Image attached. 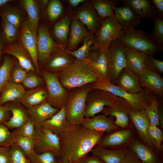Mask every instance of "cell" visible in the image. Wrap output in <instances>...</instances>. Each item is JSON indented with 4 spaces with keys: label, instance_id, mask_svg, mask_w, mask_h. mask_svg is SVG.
Returning <instances> with one entry per match:
<instances>
[{
    "label": "cell",
    "instance_id": "obj_35",
    "mask_svg": "<svg viewBox=\"0 0 163 163\" xmlns=\"http://www.w3.org/2000/svg\"><path fill=\"white\" fill-rule=\"evenodd\" d=\"M82 44L74 51H67L77 60L84 61L89 56L90 53L95 49L96 37L95 34L91 32L84 40Z\"/></svg>",
    "mask_w": 163,
    "mask_h": 163
},
{
    "label": "cell",
    "instance_id": "obj_27",
    "mask_svg": "<svg viewBox=\"0 0 163 163\" xmlns=\"http://www.w3.org/2000/svg\"><path fill=\"white\" fill-rule=\"evenodd\" d=\"M127 62V68L139 75L145 69L147 55L122 44Z\"/></svg>",
    "mask_w": 163,
    "mask_h": 163
},
{
    "label": "cell",
    "instance_id": "obj_16",
    "mask_svg": "<svg viewBox=\"0 0 163 163\" xmlns=\"http://www.w3.org/2000/svg\"><path fill=\"white\" fill-rule=\"evenodd\" d=\"M74 16L73 11L66 10L62 18L53 26L51 34L62 48L67 49L70 25Z\"/></svg>",
    "mask_w": 163,
    "mask_h": 163
},
{
    "label": "cell",
    "instance_id": "obj_24",
    "mask_svg": "<svg viewBox=\"0 0 163 163\" xmlns=\"http://www.w3.org/2000/svg\"><path fill=\"white\" fill-rule=\"evenodd\" d=\"M114 121L111 117L102 114L91 118L85 117L80 125L97 132L108 133L120 128L115 124Z\"/></svg>",
    "mask_w": 163,
    "mask_h": 163
},
{
    "label": "cell",
    "instance_id": "obj_44",
    "mask_svg": "<svg viewBox=\"0 0 163 163\" xmlns=\"http://www.w3.org/2000/svg\"><path fill=\"white\" fill-rule=\"evenodd\" d=\"M14 144L20 148L28 157L34 150L35 141L32 139L16 134Z\"/></svg>",
    "mask_w": 163,
    "mask_h": 163
},
{
    "label": "cell",
    "instance_id": "obj_50",
    "mask_svg": "<svg viewBox=\"0 0 163 163\" xmlns=\"http://www.w3.org/2000/svg\"><path fill=\"white\" fill-rule=\"evenodd\" d=\"M149 134L151 139L155 142L156 148L163 151V134L162 130L158 126L150 125L149 129Z\"/></svg>",
    "mask_w": 163,
    "mask_h": 163
},
{
    "label": "cell",
    "instance_id": "obj_47",
    "mask_svg": "<svg viewBox=\"0 0 163 163\" xmlns=\"http://www.w3.org/2000/svg\"><path fill=\"white\" fill-rule=\"evenodd\" d=\"M16 134L14 132H10L8 127L5 124L0 123V145L2 146H11L14 144Z\"/></svg>",
    "mask_w": 163,
    "mask_h": 163
},
{
    "label": "cell",
    "instance_id": "obj_29",
    "mask_svg": "<svg viewBox=\"0 0 163 163\" xmlns=\"http://www.w3.org/2000/svg\"><path fill=\"white\" fill-rule=\"evenodd\" d=\"M69 124L66 108V107H63L59 109L57 113L43 122L40 125L59 137Z\"/></svg>",
    "mask_w": 163,
    "mask_h": 163
},
{
    "label": "cell",
    "instance_id": "obj_13",
    "mask_svg": "<svg viewBox=\"0 0 163 163\" xmlns=\"http://www.w3.org/2000/svg\"><path fill=\"white\" fill-rule=\"evenodd\" d=\"M35 151L40 154L50 151L62 157L59 137L40 125H35Z\"/></svg>",
    "mask_w": 163,
    "mask_h": 163
},
{
    "label": "cell",
    "instance_id": "obj_19",
    "mask_svg": "<svg viewBox=\"0 0 163 163\" xmlns=\"http://www.w3.org/2000/svg\"><path fill=\"white\" fill-rule=\"evenodd\" d=\"M129 107L127 103L119 97L113 104L111 106L106 107L101 112L106 116L114 117L115 124L119 128H124L130 126L128 114Z\"/></svg>",
    "mask_w": 163,
    "mask_h": 163
},
{
    "label": "cell",
    "instance_id": "obj_37",
    "mask_svg": "<svg viewBox=\"0 0 163 163\" xmlns=\"http://www.w3.org/2000/svg\"><path fill=\"white\" fill-rule=\"evenodd\" d=\"M89 1L101 18L115 17L114 8L119 0H89Z\"/></svg>",
    "mask_w": 163,
    "mask_h": 163
},
{
    "label": "cell",
    "instance_id": "obj_52",
    "mask_svg": "<svg viewBox=\"0 0 163 163\" xmlns=\"http://www.w3.org/2000/svg\"><path fill=\"white\" fill-rule=\"evenodd\" d=\"M22 83L25 87L32 89L40 87L42 82L35 75L28 73Z\"/></svg>",
    "mask_w": 163,
    "mask_h": 163
},
{
    "label": "cell",
    "instance_id": "obj_26",
    "mask_svg": "<svg viewBox=\"0 0 163 163\" xmlns=\"http://www.w3.org/2000/svg\"><path fill=\"white\" fill-rule=\"evenodd\" d=\"M91 32L74 15L70 24L67 50L74 51L78 49Z\"/></svg>",
    "mask_w": 163,
    "mask_h": 163
},
{
    "label": "cell",
    "instance_id": "obj_25",
    "mask_svg": "<svg viewBox=\"0 0 163 163\" xmlns=\"http://www.w3.org/2000/svg\"><path fill=\"white\" fill-rule=\"evenodd\" d=\"M115 17L120 25L126 30H131L140 23L141 18L129 7L126 5L122 7H115Z\"/></svg>",
    "mask_w": 163,
    "mask_h": 163
},
{
    "label": "cell",
    "instance_id": "obj_8",
    "mask_svg": "<svg viewBox=\"0 0 163 163\" xmlns=\"http://www.w3.org/2000/svg\"><path fill=\"white\" fill-rule=\"evenodd\" d=\"M124 30L115 17L102 19L99 28L95 34V49L105 52L110 43L118 40Z\"/></svg>",
    "mask_w": 163,
    "mask_h": 163
},
{
    "label": "cell",
    "instance_id": "obj_53",
    "mask_svg": "<svg viewBox=\"0 0 163 163\" xmlns=\"http://www.w3.org/2000/svg\"><path fill=\"white\" fill-rule=\"evenodd\" d=\"M120 163H142L136 154L128 148L127 152Z\"/></svg>",
    "mask_w": 163,
    "mask_h": 163
},
{
    "label": "cell",
    "instance_id": "obj_39",
    "mask_svg": "<svg viewBox=\"0 0 163 163\" xmlns=\"http://www.w3.org/2000/svg\"><path fill=\"white\" fill-rule=\"evenodd\" d=\"M0 18V30L6 45L14 43L18 39L20 30L4 18Z\"/></svg>",
    "mask_w": 163,
    "mask_h": 163
},
{
    "label": "cell",
    "instance_id": "obj_21",
    "mask_svg": "<svg viewBox=\"0 0 163 163\" xmlns=\"http://www.w3.org/2000/svg\"><path fill=\"white\" fill-rule=\"evenodd\" d=\"M139 76L142 88L159 97L163 96V78L160 74L145 69Z\"/></svg>",
    "mask_w": 163,
    "mask_h": 163
},
{
    "label": "cell",
    "instance_id": "obj_18",
    "mask_svg": "<svg viewBox=\"0 0 163 163\" xmlns=\"http://www.w3.org/2000/svg\"><path fill=\"white\" fill-rule=\"evenodd\" d=\"M128 148L136 154L142 163H163V151L145 145L136 136Z\"/></svg>",
    "mask_w": 163,
    "mask_h": 163
},
{
    "label": "cell",
    "instance_id": "obj_49",
    "mask_svg": "<svg viewBox=\"0 0 163 163\" xmlns=\"http://www.w3.org/2000/svg\"><path fill=\"white\" fill-rule=\"evenodd\" d=\"M146 69L160 74L163 73V61L156 59L153 56H147L145 62Z\"/></svg>",
    "mask_w": 163,
    "mask_h": 163
},
{
    "label": "cell",
    "instance_id": "obj_36",
    "mask_svg": "<svg viewBox=\"0 0 163 163\" xmlns=\"http://www.w3.org/2000/svg\"><path fill=\"white\" fill-rule=\"evenodd\" d=\"M20 4L28 16L27 19L37 33L40 17V8L38 3L34 0H22Z\"/></svg>",
    "mask_w": 163,
    "mask_h": 163
},
{
    "label": "cell",
    "instance_id": "obj_1",
    "mask_svg": "<svg viewBox=\"0 0 163 163\" xmlns=\"http://www.w3.org/2000/svg\"><path fill=\"white\" fill-rule=\"evenodd\" d=\"M80 125L69 124L59 137L62 157L75 163L97 145L104 134Z\"/></svg>",
    "mask_w": 163,
    "mask_h": 163
},
{
    "label": "cell",
    "instance_id": "obj_59",
    "mask_svg": "<svg viewBox=\"0 0 163 163\" xmlns=\"http://www.w3.org/2000/svg\"><path fill=\"white\" fill-rule=\"evenodd\" d=\"M50 0H40L37 1L40 9L45 11L46 9L49 2Z\"/></svg>",
    "mask_w": 163,
    "mask_h": 163
},
{
    "label": "cell",
    "instance_id": "obj_38",
    "mask_svg": "<svg viewBox=\"0 0 163 163\" xmlns=\"http://www.w3.org/2000/svg\"><path fill=\"white\" fill-rule=\"evenodd\" d=\"M8 105L9 110L12 114L9 120L4 123L8 128L18 129L30 119L28 114L21 107Z\"/></svg>",
    "mask_w": 163,
    "mask_h": 163
},
{
    "label": "cell",
    "instance_id": "obj_58",
    "mask_svg": "<svg viewBox=\"0 0 163 163\" xmlns=\"http://www.w3.org/2000/svg\"><path fill=\"white\" fill-rule=\"evenodd\" d=\"M9 111L8 104L5 106L0 105V123L5 121L8 117Z\"/></svg>",
    "mask_w": 163,
    "mask_h": 163
},
{
    "label": "cell",
    "instance_id": "obj_7",
    "mask_svg": "<svg viewBox=\"0 0 163 163\" xmlns=\"http://www.w3.org/2000/svg\"><path fill=\"white\" fill-rule=\"evenodd\" d=\"M105 55L108 79L111 83L115 85L120 73L127 67L126 60L122 43L118 40L112 41L107 49Z\"/></svg>",
    "mask_w": 163,
    "mask_h": 163
},
{
    "label": "cell",
    "instance_id": "obj_28",
    "mask_svg": "<svg viewBox=\"0 0 163 163\" xmlns=\"http://www.w3.org/2000/svg\"><path fill=\"white\" fill-rule=\"evenodd\" d=\"M59 109L53 107L46 101L28 109L27 113L30 119L35 125H41L57 113Z\"/></svg>",
    "mask_w": 163,
    "mask_h": 163
},
{
    "label": "cell",
    "instance_id": "obj_33",
    "mask_svg": "<svg viewBox=\"0 0 163 163\" xmlns=\"http://www.w3.org/2000/svg\"><path fill=\"white\" fill-rule=\"evenodd\" d=\"M47 97L46 86H40L26 91L20 101L28 109L42 103L46 101Z\"/></svg>",
    "mask_w": 163,
    "mask_h": 163
},
{
    "label": "cell",
    "instance_id": "obj_60",
    "mask_svg": "<svg viewBox=\"0 0 163 163\" xmlns=\"http://www.w3.org/2000/svg\"><path fill=\"white\" fill-rule=\"evenodd\" d=\"M158 119L159 125L160 126L161 130H163V110L161 106L159 107L158 109Z\"/></svg>",
    "mask_w": 163,
    "mask_h": 163
},
{
    "label": "cell",
    "instance_id": "obj_46",
    "mask_svg": "<svg viewBox=\"0 0 163 163\" xmlns=\"http://www.w3.org/2000/svg\"><path fill=\"white\" fill-rule=\"evenodd\" d=\"M10 150V163H32L27 158L23 150L15 144L11 146Z\"/></svg>",
    "mask_w": 163,
    "mask_h": 163
},
{
    "label": "cell",
    "instance_id": "obj_45",
    "mask_svg": "<svg viewBox=\"0 0 163 163\" xmlns=\"http://www.w3.org/2000/svg\"><path fill=\"white\" fill-rule=\"evenodd\" d=\"M158 101L152 97L151 104L145 108L149 120L150 124L157 126H159L158 119V109L160 106Z\"/></svg>",
    "mask_w": 163,
    "mask_h": 163
},
{
    "label": "cell",
    "instance_id": "obj_43",
    "mask_svg": "<svg viewBox=\"0 0 163 163\" xmlns=\"http://www.w3.org/2000/svg\"><path fill=\"white\" fill-rule=\"evenodd\" d=\"M152 20L153 29L149 35L155 42L163 47V18L157 15Z\"/></svg>",
    "mask_w": 163,
    "mask_h": 163
},
{
    "label": "cell",
    "instance_id": "obj_15",
    "mask_svg": "<svg viewBox=\"0 0 163 163\" xmlns=\"http://www.w3.org/2000/svg\"><path fill=\"white\" fill-rule=\"evenodd\" d=\"M74 16L90 32L96 34L100 26L102 19L91 4L86 0L74 11Z\"/></svg>",
    "mask_w": 163,
    "mask_h": 163
},
{
    "label": "cell",
    "instance_id": "obj_32",
    "mask_svg": "<svg viewBox=\"0 0 163 163\" xmlns=\"http://www.w3.org/2000/svg\"><path fill=\"white\" fill-rule=\"evenodd\" d=\"M26 92L21 84L9 82L3 87L0 93V105L8 102L20 100Z\"/></svg>",
    "mask_w": 163,
    "mask_h": 163
},
{
    "label": "cell",
    "instance_id": "obj_56",
    "mask_svg": "<svg viewBox=\"0 0 163 163\" xmlns=\"http://www.w3.org/2000/svg\"><path fill=\"white\" fill-rule=\"evenodd\" d=\"M75 163H104L99 158L92 155H86Z\"/></svg>",
    "mask_w": 163,
    "mask_h": 163
},
{
    "label": "cell",
    "instance_id": "obj_55",
    "mask_svg": "<svg viewBox=\"0 0 163 163\" xmlns=\"http://www.w3.org/2000/svg\"><path fill=\"white\" fill-rule=\"evenodd\" d=\"M10 150L9 147L0 146V163H10Z\"/></svg>",
    "mask_w": 163,
    "mask_h": 163
},
{
    "label": "cell",
    "instance_id": "obj_41",
    "mask_svg": "<svg viewBox=\"0 0 163 163\" xmlns=\"http://www.w3.org/2000/svg\"><path fill=\"white\" fill-rule=\"evenodd\" d=\"M4 55L0 66V93L4 85L9 82L15 63L12 58L8 55Z\"/></svg>",
    "mask_w": 163,
    "mask_h": 163
},
{
    "label": "cell",
    "instance_id": "obj_23",
    "mask_svg": "<svg viewBox=\"0 0 163 163\" xmlns=\"http://www.w3.org/2000/svg\"><path fill=\"white\" fill-rule=\"evenodd\" d=\"M115 85L131 94L139 93L143 89L139 76L127 67L120 73Z\"/></svg>",
    "mask_w": 163,
    "mask_h": 163
},
{
    "label": "cell",
    "instance_id": "obj_63",
    "mask_svg": "<svg viewBox=\"0 0 163 163\" xmlns=\"http://www.w3.org/2000/svg\"><path fill=\"white\" fill-rule=\"evenodd\" d=\"M58 160L59 163H71L68 160L62 157L58 159Z\"/></svg>",
    "mask_w": 163,
    "mask_h": 163
},
{
    "label": "cell",
    "instance_id": "obj_12",
    "mask_svg": "<svg viewBox=\"0 0 163 163\" xmlns=\"http://www.w3.org/2000/svg\"><path fill=\"white\" fill-rule=\"evenodd\" d=\"M136 137L131 126L119 128L104 134L96 146L112 149L127 148Z\"/></svg>",
    "mask_w": 163,
    "mask_h": 163
},
{
    "label": "cell",
    "instance_id": "obj_54",
    "mask_svg": "<svg viewBox=\"0 0 163 163\" xmlns=\"http://www.w3.org/2000/svg\"><path fill=\"white\" fill-rule=\"evenodd\" d=\"M86 0H61L66 10L74 11Z\"/></svg>",
    "mask_w": 163,
    "mask_h": 163
},
{
    "label": "cell",
    "instance_id": "obj_4",
    "mask_svg": "<svg viewBox=\"0 0 163 163\" xmlns=\"http://www.w3.org/2000/svg\"><path fill=\"white\" fill-rule=\"evenodd\" d=\"M91 84L68 91L69 96L66 107L69 124L80 125L85 118L86 98L91 89Z\"/></svg>",
    "mask_w": 163,
    "mask_h": 163
},
{
    "label": "cell",
    "instance_id": "obj_22",
    "mask_svg": "<svg viewBox=\"0 0 163 163\" xmlns=\"http://www.w3.org/2000/svg\"><path fill=\"white\" fill-rule=\"evenodd\" d=\"M105 52L96 49L93 50L84 60L96 74L99 81L109 80Z\"/></svg>",
    "mask_w": 163,
    "mask_h": 163
},
{
    "label": "cell",
    "instance_id": "obj_31",
    "mask_svg": "<svg viewBox=\"0 0 163 163\" xmlns=\"http://www.w3.org/2000/svg\"><path fill=\"white\" fill-rule=\"evenodd\" d=\"M127 149H112L95 146L91 152L92 155L99 158L104 163H120Z\"/></svg>",
    "mask_w": 163,
    "mask_h": 163
},
{
    "label": "cell",
    "instance_id": "obj_6",
    "mask_svg": "<svg viewBox=\"0 0 163 163\" xmlns=\"http://www.w3.org/2000/svg\"><path fill=\"white\" fill-rule=\"evenodd\" d=\"M41 74L46 83L47 92L46 101L56 108L60 109L66 107L69 92L60 83L57 73L43 69Z\"/></svg>",
    "mask_w": 163,
    "mask_h": 163
},
{
    "label": "cell",
    "instance_id": "obj_17",
    "mask_svg": "<svg viewBox=\"0 0 163 163\" xmlns=\"http://www.w3.org/2000/svg\"><path fill=\"white\" fill-rule=\"evenodd\" d=\"M75 60L67 49L59 48L50 55L43 66V69L57 73L72 64Z\"/></svg>",
    "mask_w": 163,
    "mask_h": 163
},
{
    "label": "cell",
    "instance_id": "obj_62",
    "mask_svg": "<svg viewBox=\"0 0 163 163\" xmlns=\"http://www.w3.org/2000/svg\"><path fill=\"white\" fill-rule=\"evenodd\" d=\"M12 1H13L11 0H0V10L4 5L12 2Z\"/></svg>",
    "mask_w": 163,
    "mask_h": 163
},
{
    "label": "cell",
    "instance_id": "obj_2",
    "mask_svg": "<svg viewBox=\"0 0 163 163\" xmlns=\"http://www.w3.org/2000/svg\"><path fill=\"white\" fill-rule=\"evenodd\" d=\"M57 74L60 83L68 91L99 81L96 74L86 62L76 59Z\"/></svg>",
    "mask_w": 163,
    "mask_h": 163
},
{
    "label": "cell",
    "instance_id": "obj_42",
    "mask_svg": "<svg viewBox=\"0 0 163 163\" xmlns=\"http://www.w3.org/2000/svg\"><path fill=\"white\" fill-rule=\"evenodd\" d=\"M57 156L51 151H46L39 154L34 150L28 157L32 163H59L56 158Z\"/></svg>",
    "mask_w": 163,
    "mask_h": 163
},
{
    "label": "cell",
    "instance_id": "obj_5",
    "mask_svg": "<svg viewBox=\"0 0 163 163\" xmlns=\"http://www.w3.org/2000/svg\"><path fill=\"white\" fill-rule=\"evenodd\" d=\"M118 40L123 44L149 56H153L163 50V47L155 42L149 34L140 30H124Z\"/></svg>",
    "mask_w": 163,
    "mask_h": 163
},
{
    "label": "cell",
    "instance_id": "obj_61",
    "mask_svg": "<svg viewBox=\"0 0 163 163\" xmlns=\"http://www.w3.org/2000/svg\"><path fill=\"white\" fill-rule=\"evenodd\" d=\"M5 45L6 44L5 41L2 36L0 30V60L1 59L2 56V52L3 50Z\"/></svg>",
    "mask_w": 163,
    "mask_h": 163
},
{
    "label": "cell",
    "instance_id": "obj_40",
    "mask_svg": "<svg viewBox=\"0 0 163 163\" xmlns=\"http://www.w3.org/2000/svg\"><path fill=\"white\" fill-rule=\"evenodd\" d=\"M66 10L61 1L50 0L48 6L45 11L47 19L53 25L63 16Z\"/></svg>",
    "mask_w": 163,
    "mask_h": 163
},
{
    "label": "cell",
    "instance_id": "obj_30",
    "mask_svg": "<svg viewBox=\"0 0 163 163\" xmlns=\"http://www.w3.org/2000/svg\"><path fill=\"white\" fill-rule=\"evenodd\" d=\"M123 4L130 7L141 18H145L153 20L158 15L151 0H121Z\"/></svg>",
    "mask_w": 163,
    "mask_h": 163
},
{
    "label": "cell",
    "instance_id": "obj_48",
    "mask_svg": "<svg viewBox=\"0 0 163 163\" xmlns=\"http://www.w3.org/2000/svg\"><path fill=\"white\" fill-rule=\"evenodd\" d=\"M14 132L15 134L20 135L34 140L36 136L35 124L30 119L23 126Z\"/></svg>",
    "mask_w": 163,
    "mask_h": 163
},
{
    "label": "cell",
    "instance_id": "obj_11",
    "mask_svg": "<svg viewBox=\"0 0 163 163\" xmlns=\"http://www.w3.org/2000/svg\"><path fill=\"white\" fill-rule=\"evenodd\" d=\"M61 48L53 38L46 24H39L37 32V53L39 67H43L51 53Z\"/></svg>",
    "mask_w": 163,
    "mask_h": 163
},
{
    "label": "cell",
    "instance_id": "obj_9",
    "mask_svg": "<svg viewBox=\"0 0 163 163\" xmlns=\"http://www.w3.org/2000/svg\"><path fill=\"white\" fill-rule=\"evenodd\" d=\"M119 98L106 91L91 89L86 98L85 117H94L106 107L112 106Z\"/></svg>",
    "mask_w": 163,
    "mask_h": 163
},
{
    "label": "cell",
    "instance_id": "obj_10",
    "mask_svg": "<svg viewBox=\"0 0 163 163\" xmlns=\"http://www.w3.org/2000/svg\"><path fill=\"white\" fill-rule=\"evenodd\" d=\"M128 114L130 126L136 136L145 145L158 149L155 142L149 134V129L150 123L145 109L137 110L129 107Z\"/></svg>",
    "mask_w": 163,
    "mask_h": 163
},
{
    "label": "cell",
    "instance_id": "obj_20",
    "mask_svg": "<svg viewBox=\"0 0 163 163\" xmlns=\"http://www.w3.org/2000/svg\"><path fill=\"white\" fill-rule=\"evenodd\" d=\"M2 54L14 56L18 60L19 65L22 68L29 72H36L29 54L19 43L5 45L3 50Z\"/></svg>",
    "mask_w": 163,
    "mask_h": 163
},
{
    "label": "cell",
    "instance_id": "obj_14",
    "mask_svg": "<svg viewBox=\"0 0 163 163\" xmlns=\"http://www.w3.org/2000/svg\"><path fill=\"white\" fill-rule=\"evenodd\" d=\"M18 43L21 45L29 54L37 73L40 72L37 53V33L27 19L23 23L20 29Z\"/></svg>",
    "mask_w": 163,
    "mask_h": 163
},
{
    "label": "cell",
    "instance_id": "obj_3",
    "mask_svg": "<svg viewBox=\"0 0 163 163\" xmlns=\"http://www.w3.org/2000/svg\"><path fill=\"white\" fill-rule=\"evenodd\" d=\"M91 89L106 91L125 101L129 107L135 110L145 109L152 102V97L145 89L136 94L128 92L111 83L108 80L98 81L91 84Z\"/></svg>",
    "mask_w": 163,
    "mask_h": 163
},
{
    "label": "cell",
    "instance_id": "obj_57",
    "mask_svg": "<svg viewBox=\"0 0 163 163\" xmlns=\"http://www.w3.org/2000/svg\"><path fill=\"white\" fill-rule=\"evenodd\" d=\"M154 6L158 15L163 18V0H151Z\"/></svg>",
    "mask_w": 163,
    "mask_h": 163
},
{
    "label": "cell",
    "instance_id": "obj_51",
    "mask_svg": "<svg viewBox=\"0 0 163 163\" xmlns=\"http://www.w3.org/2000/svg\"><path fill=\"white\" fill-rule=\"evenodd\" d=\"M29 72L22 68L19 65H17L12 73L9 82L21 84L22 83Z\"/></svg>",
    "mask_w": 163,
    "mask_h": 163
},
{
    "label": "cell",
    "instance_id": "obj_34",
    "mask_svg": "<svg viewBox=\"0 0 163 163\" xmlns=\"http://www.w3.org/2000/svg\"><path fill=\"white\" fill-rule=\"evenodd\" d=\"M9 3L7 4L1 8L0 17L4 18L20 30L23 23L25 20L24 10L23 11L18 7L10 5Z\"/></svg>",
    "mask_w": 163,
    "mask_h": 163
}]
</instances>
